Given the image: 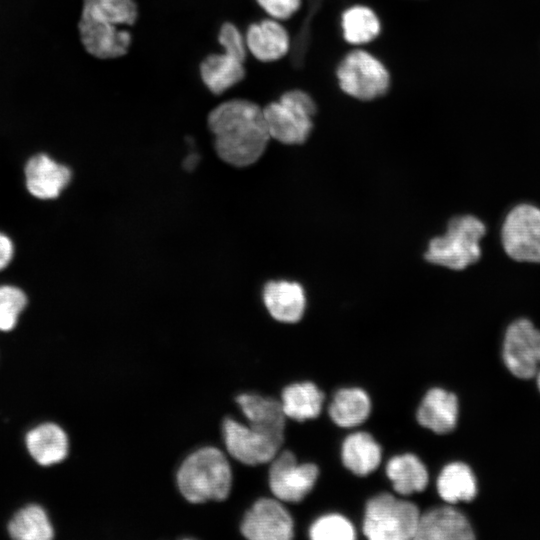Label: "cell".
<instances>
[{
  "instance_id": "cell-1",
  "label": "cell",
  "mask_w": 540,
  "mask_h": 540,
  "mask_svg": "<svg viewBox=\"0 0 540 540\" xmlns=\"http://www.w3.org/2000/svg\"><path fill=\"white\" fill-rule=\"evenodd\" d=\"M208 125L218 156L236 167L255 163L271 139L263 109L244 99L218 105L209 114Z\"/></svg>"
},
{
  "instance_id": "cell-2",
  "label": "cell",
  "mask_w": 540,
  "mask_h": 540,
  "mask_svg": "<svg viewBox=\"0 0 540 540\" xmlns=\"http://www.w3.org/2000/svg\"><path fill=\"white\" fill-rule=\"evenodd\" d=\"M233 484L232 460L222 447L214 444L190 451L175 471L178 492L193 505L227 500Z\"/></svg>"
},
{
  "instance_id": "cell-3",
  "label": "cell",
  "mask_w": 540,
  "mask_h": 540,
  "mask_svg": "<svg viewBox=\"0 0 540 540\" xmlns=\"http://www.w3.org/2000/svg\"><path fill=\"white\" fill-rule=\"evenodd\" d=\"M485 232L484 223L473 215L453 217L446 233L430 240L424 257L432 264L463 270L480 259Z\"/></svg>"
},
{
  "instance_id": "cell-4",
  "label": "cell",
  "mask_w": 540,
  "mask_h": 540,
  "mask_svg": "<svg viewBox=\"0 0 540 540\" xmlns=\"http://www.w3.org/2000/svg\"><path fill=\"white\" fill-rule=\"evenodd\" d=\"M420 515L414 503L380 493L366 504L363 533L371 540L414 539Z\"/></svg>"
},
{
  "instance_id": "cell-5",
  "label": "cell",
  "mask_w": 540,
  "mask_h": 540,
  "mask_svg": "<svg viewBox=\"0 0 540 540\" xmlns=\"http://www.w3.org/2000/svg\"><path fill=\"white\" fill-rule=\"evenodd\" d=\"M316 112L313 99L304 91L291 90L263 108L270 137L287 145L304 143Z\"/></svg>"
},
{
  "instance_id": "cell-6",
  "label": "cell",
  "mask_w": 540,
  "mask_h": 540,
  "mask_svg": "<svg viewBox=\"0 0 540 540\" xmlns=\"http://www.w3.org/2000/svg\"><path fill=\"white\" fill-rule=\"evenodd\" d=\"M222 448L232 461L244 466L271 462L278 454L283 435L250 426L234 416H226L221 424Z\"/></svg>"
},
{
  "instance_id": "cell-7",
  "label": "cell",
  "mask_w": 540,
  "mask_h": 540,
  "mask_svg": "<svg viewBox=\"0 0 540 540\" xmlns=\"http://www.w3.org/2000/svg\"><path fill=\"white\" fill-rule=\"evenodd\" d=\"M341 89L359 100L375 99L388 90L390 78L385 66L363 50L347 54L337 69Z\"/></svg>"
},
{
  "instance_id": "cell-8",
  "label": "cell",
  "mask_w": 540,
  "mask_h": 540,
  "mask_svg": "<svg viewBox=\"0 0 540 540\" xmlns=\"http://www.w3.org/2000/svg\"><path fill=\"white\" fill-rule=\"evenodd\" d=\"M501 241L513 260L540 263V208L531 204L515 206L503 222Z\"/></svg>"
},
{
  "instance_id": "cell-9",
  "label": "cell",
  "mask_w": 540,
  "mask_h": 540,
  "mask_svg": "<svg viewBox=\"0 0 540 540\" xmlns=\"http://www.w3.org/2000/svg\"><path fill=\"white\" fill-rule=\"evenodd\" d=\"M293 533V519L277 498H258L239 522V534L249 540H289Z\"/></svg>"
},
{
  "instance_id": "cell-10",
  "label": "cell",
  "mask_w": 540,
  "mask_h": 540,
  "mask_svg": "<svg viewBox=\"0 0 540 540\" xmlns=\"http://www.w3.org/2000/svg\"><path fill=\"white\" fill-rule=\"evenodd\" d=\"M269 487L275 498L285 502H300L314 487L319 475L313 463L297 462L288 450L277 454L270 462Z\"/></svg>"
},
{
  "instance_id": "cell-11",
  "label": "cell",
  "mask_w": 540,
  "mask_h": 540,
  "mask_svg": "<svg viewBox=\"0 0 540 540\" xmlns=\"http://www.w3.org/2000/svg\"><path fill=\"white\" fill-rule=\"evenodd\" d=\"M503 360L518 378L536 375L540 363V330L527 319H518L508 327L503 343Z\"/></svg>"
},
{
  "instance_id": "cell-12",
  "label": "cell",
  "mask_w": 540,
  "mask_h": 540,
  "mask_svg": "<svg viewBox=\"0 0 540 540\" xmlns=\"http://www.w3.org/2000/svg\"><path fill=\"white\" fill-rule=\"evenodd\" d=\"M79 32L82 43L90 54L106 59L124 55L131 42V35L126 30L106 21L81 15Z\"/></svg>"
},
{
  "instance_id": "cell-13",
  "label": "cell",
  "mask_w": 540,
  "mask_h": 540,
  "mask_svg": "<svg viewBox=\"0 0 540 540\" xmlns=\"http://www.w3.org/2000/svg\"><path fill=\"white\" fill-rule=\"evenodd\" d=\"M26 188L38 199H54L71 179V171L44 153L32 156L24 169Z\"/></svg>"
},
{
  "instance_id": "cell-14",
  "label": "cell",
  "mask_w": 540,
  "mask_h": 540,
  "mask_svg": "<svg viewBox=\"0 0 540 540\" xmlns=\"http://www.w3.org/2000/svg\"><path fill=\"white\" fill-rule=\"evenodd\" d=\"M473 529L467 518L449 506L432 508L420 515L414 539L471 540Z\"/></svg>"
},
{
  "instance_id": "cell-15",
  "label": "cell",
  "mask_w": 540,
  "mask_h": 540,
  "mask_svg": "<svg viewBox=\"0 0 540 540\" xmlns=\"http://www.w3.org/2000/svg\"><path fill=\"white\" fill-rule=\"evenodd\" d=\"M235 404L248 425L284 436L286 415L281 401L247 390L235 396Z\"/></svg>"
},
{
  "instance_id": "cell-16",
  "label": "cell",
  "mask_w": 540,
  "mask_h": 540,
  "mask_svg": "<svg viewBox=\"0 0 540 540\" xmlns=\"http://www.w3.org/2000/svg\"><path fill=\"white\" fill-rule=\"evenodd\" d=\"M26 446L32 458L46 467L64 462L71 450L69 434L54 422H45L31 429L26 435Z\"/></svg>"
},
{
  "instance_id": "cell-17",
  "label": "cell",
  "mask_w": 540,
  "mask_h": 540,
  "mask_svg": "<svg viewBox=\"0 0 540 540\" xmlns=\"http://www.w3.org/2000/svg\"><path fill=\"white\" fill-rule=\"evenodd\" d=\"M263 301L269 314L284 323L298 322L306 307L302 286L284 280L268 282L263 290Z\"/></svg>"
},
{
  "instance_id": "cell-18",
  "label": "cell",
  "mask_w": 540,
  "mask_h": 540,
  "mask_svg": "<svg viewBox=\"0 0 540 540\" xmlns=\"http://www.w3.org/2000/svg\"><path fill=\"white\" fill-rule=\"evenodd\" d=\"M458 411V399L455 394L442 388H432L424 396L416 417L423 427L444 434L455 428Z\"/></svg>"
},
{
  "instance_id": "cell-19",
  "label": "cell",
  "mask_w": 540,
  "mask_h": 540,
  "mask_svg": "<svg viewBox=\"0 0 540 540\" xmlns=\"http://www.w3.org/2000/svg\"><path fill=\"white\" fill-rule=\"evenodd\" d=\"M247 49L260 61H275L289 49V36L285 28L275 20L252 24L246 33Z\"/></svg>"
},
{
  "instance_id": "cell-20",
  "label": "cell",
  "mask_w": 540,
  "mask_h": 540,
  "mask_svg": "<svg viewBox=\"0 0 540 540\" xmlns=\"http://www.w3.org/2000/svg\"><path fill=\"white\" fill-rule=\"evenodd\" d=\"M381 447L367 432L348 435L342 444L341 458L353 474L366 476L377 469L381 462Z\"/></svg>"
},
{
  "instance_id": "cell-21",
  "label": "cell",
  "mask_w": 540,
  "mask_h": 540,
  "mask_svg": "<svg viewBox=\"0 0 540 540\" xmlns=\"http://www.w3.org/2000/svg\"><path fill=\"white\" fill-rule=\"evenodd\" d=\"M323 400V392L314 383L302 382L286 386L280 401L286 417L304 421L321 413Z\"/></svg>"
},
{
  "instance_id": "cell-22",
  "label": "cell",
  "mask_w": 540,
  "mask_h": 540,
  "mask_svg": "<svg viewBox=\"0 0 540 540\" xmlns=\"http://www.w3.org/2000/svg\"><path fill=\"white\" fill-rule=\"evenodd\" d=\"M371 411L368 394L360 388H343L336 392L328 413L333 422L344 428L363 423Z\"/></svg>"
},
{
  "instance_id": "cell-23",
  "label": "cell",
  "mask_w": 540,
  "mask_h": 540,
  "mask_svg": "<svg viewBox=\"0 0 540 540\" xmlns=\"http://www.w3.org/2000/svg\"><path fill=\"white\" fill-rule=\"evenodd\" d=\"M386 474L393 489L400 495L423 491L428 484V472L422 461L414 454L392 457L386 465Z\"/></svg>"
},
{
  "instance_id": "cell-24",
  "label": "cell",
  "mask_w": 540,
  "mask_h": 540,
  "mask_svg": "<svg viewBox=\"0 0 540 540\" xmlns=\"http://www.w3.org/2000/svg\"><path fill=\"white\" fill-rule=\"evenodd\" d=\"M204 84L214 94H221L244 77L243 62L226 54H211L200 65Z\"/></svg>"
},
{
  "instance_id": "cell-25",
  "label": "cell",
  "mask_w": 540,
  "mask_h": 540,
  "mask_svg": "<svg viewBox=\"0 0 540 540\" xmlns=\"http://www.w3.org/2000/svg\"><path fill=\"white\" fill-rule=\"evenodd\" d=\"M437 490L440 497L449 504L469 502L477 493L476 479L464 463L453 462L446 465L437 479Z\"/></svg>"
},
{
  "instance_id": "cell-26",
  "label": "cell",
  "mask_w": 540,
  "mask_h": 540,
  "mask_svg": "<svg viewBox=\"0 0 540 540\" xmlns=\"http://www.w3.org/2000/svg\"><path fill=\"white\" fill-rule=\"evenodd\" d=\"M8 532L17 540H51L55 535L49 515L37 504L19 510L9 522Z\"/></svg>"
},
{
  "instance_id": "cell-27",
  "label": "cell",
  "mask_w": 540,
  "mask_h": 540,
  "mask_svg": "<svg viewBox=\"0 0 540 540\" xmlns=\"http://www.w3.org/2000/svg\"><path fill=\"white\" fill-rule=\"evenodd\" d=\"M341 24L345 40L354 45L369 43L380 33L378 17L363 5L347 9L342 15Z\"/></svg>"
},
{
  "instance_id": "cell-28",
  "label": "cell",
  "mask_w": 540,
  "mask_h": 540,
  "mask_svg": "<svg viewBox=\"0 0 540 540\" xmlns=\"http://www.w3.org/2000/svg\"><path fill=\"white\" fill-rule=\"evenodd\" d=\"M82 14L117 26L132 25L137 7L133 0H84Z\"/></svg>"
},
{
  "instance_id": "cell-29",
  "label": "cell",
  "mask_w": 540,
  "mask_h": 540,
  "mask_svg": "<svg viewBox=\"0 0 540 540\" xmlns=\"http://www.w3.org/2000/svg\"><path fill=\"white\" fill-rule=\"evenodd\" d=\"M310 537L313 540H353L355 529L352 523L340 514H326L311 525Z\"/></svg>"
},
{
  "instance_id": "cell-30",
  "label": "cell",
  "mask_w": 540,
  "mask_h": 540,
  "mask_svg": "<svg viewBox=\"0 0 540 540\" xmlns=\"http://www.w3.org/2000/svg\"><path fill=\"white\" fill-rule=\"evenodd\" d=\"M26 305L23 290L13 285H0V331L13 329Z\"/></svg>"
},
{
  "instance_id": "cell-31",
  "label": "cell",
  "mask_w": 540,
  "mask_h": 540,
  "mask_svg": "<svg viewBox=\"0 0 540 540\" xmlns=\"http://www.w3.org/2000/svg\"><path fill=\"white\" fill-rule=\"evenodd\" d=\"M218 40L226 54L244 62L247 50L246 40L235 25L224 23L220 28Z\"/></svg>"
},
{
  "instance_id": "cell-32",
  "label": "cell",
  "mask_w": 540,
  "mask_h": 540,
  "mask_svg": "<svg viewBox=\"0 0 540 540\" xmlns=\"http://www.w3.org/2000/svg\"><path fill=\"white\" fill-rule=\"evenodd\" d=\"M258 4L274 19H288L301 6V0H257Z\"/></svg>"
},
{
  "instance_id": "cell-33",
  "label": "cell",
  "mask_w": 540,
  "mask_h": 540,
  "mask_svg": "<svg viewBox=\"0 0 540 540\" xmlns=\"http://www.w3.org/2000/svg\"><path fill=\"white\" fill-rule=\"evenodd\" d=\"M14 256V244L11 238L0 232V271L5 269Z\"/></svg>"
},
{
  "instance_id": "cell-34",
  "label": "cell",
  "mask_w": 540,
  "mask_h": 540,
  "mask_svg": "<svg viewBox=\"0 0 540 540\" xmlns=\"http://www.w3.org/2000/svg\"><path fill=\"white\" fill-rule=\"evenodd\" d=\"M538 373V376H537V384H538V388L540 390V371L537 372Z\"/></svg>"
}]
</instances>
